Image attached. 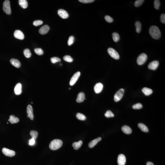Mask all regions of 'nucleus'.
Here are the masks:
<instances>
[{"label": "nucleus", "instance_id": "1", "mask_svg": "<svg viewBox=\"0 0 165 165\" xmlns=\"http://www.w3.org/2000/svg\"><path fill=\"white\" fill-rule=\"evenodd\" d=\"M149 33L152 37L158 40L161 37V33L159 28L156 26H152L149 30Z\"/></svg>", "mask_w": 165, "mask_h": 165}, {"label": "nucleus", "instance_id": "2", "mask_svg": "<svg viewBox=\"0 0 165 165\" xmlns=\"http://www.w3.org/2000/svg\"><path fill=\"white\" fill-rule=\"evenodd\" d=\"M62 142L59 139H55L52 140L49 144V148L51 150H57L61 147L62 145Z\"/></svg>", "mask_w": 165, "mask_h": 165}, {"label": "nucleus", "instance_id": "3", "mask_svg": "<svg viewBox=\"0 0 165 165\" xmlns=\"http://www.w3.org/2000/svg\"><path fill=\"white\" fill-rule=\"evenodd\" d=\"M3 10L8 15H10L11 13V5L10 1L6 0L3 3Z\"/></svg>", "mask_w": 165, "mask_h": 165}, {"label": "nucleus", "instance_id": "4", "mask_svg": "<svg viewBox=\"0 0 165 165\" xmlns=\"http://www.w3.org/2000/svg\"><path fill=\"white\" fill-rule=\"evenodd\" d=\"M147 59V55L145 53H142L139 55L137 60V62L139 65H142L146 61Z\"/></svg>", "mask_w": 165, "mask_h": 165}, {"label": "nucleus", "instance_id": "5", "mask_svg": "<svg viewBox=\"0 0 165 165\" xmlns=\"http://www.w3.org/2000/svg\"><path fill=\"white\" fill-rule=\"evenodd\" d=\"M108 54L110 56L116 60H118L120 58V56L118 53L112 48H109L107 50Z\"/></svg>", "mask_w": 165, "mask_h": 165}, {"label": "nucleus", "instance_id": "6", "mask_svg": "<svg viewBox=\"0 0 165 165\" xmlns=\"http://www.w3.org/2000/svg\"><path fill=\"white\" fill-rule=\"evenodd\" d=\"M124 90L123 89H120L116 92L114 96V100L117 102L120 100L123 96Z\"/></svg>", "mask_w": 165, "mask_h": 165}, {"label": "nucleus", "instance_id": "7", "mask_svg": "<svg viewBox=\"0 0 165 165\" xmlns=\"http://www.w3.org/2000/svg\"><path fill=\"white\" fill-rule=\"evenodd\" d=\"M3 154L6 156L9 157H13L15 155V152L14 150L8 149L7 148H3L2 149Z\"/></svg>", "mask_w": 165, "mask_h": 165}, {"label": "nucleus", "instance_id": "8", "mask_svg": "<svg viewBox=\"0 0 165 165\" xmlns=\"http://www.w3.org/2000/svg\"><path fill=\"white\" fill-rule=\"evenodd\" d=\"M80 73L79 72H77L74 74L70 80V85L71 86L74 85L80 77Z\"/></svg>", "mask_w": 165, "mask_h": 165}, {"label": "nucleus", "instance_id": "9", "mask_svg": "<svg viewBox=\"0 0 165 165\" xmlns=\"http://www.w3.org/2000/svg\"><path fill=\"white\" fill-rule=\"evenodd\" d=\"M58 14L63 19H65L69 17V15L67 12L62 9H60L58 11Z\"/></svg>", "mask_w": 165, "mask_h": 165}, {"label": "nucleus", "instance_id": "10", "mask_svg": "<svg viewBox=\"0 0 165 165\" xmlns=\"http://www.w3.org/2000/svg\"><path fill=\"white\" fill-rule=\"evenodd\" d=\"M126 162V158L123 154L119 155L117 159V163L119 165H125Z\"/></svg>", "mask_w": 165, "mask_h": 165}, {"label": "nucleus", "instance_id": "11", "mask_svg": "<svg viewBox=\"0 0 165 165\" xmlns=\"http://www.w3.org/2000/svg\"><path fill=\"white\" fill-rule=\"evenodd\" d=\"M14 37L16 39L20 40H23L25 38L24 35L23 33L19 30H16L14 33Z\"/></svg>", "mask_w": 165, "mask_h": 165}, {"label": "nucleus", "instance_id": "12", "mask_svg": "<svg viewBox=\"0 0 165 165\" xmlns=\"http://www.w3.org/2000/svg\"><path fill=\"white\" fill-rule=\"evenodd\" d=\"M159 65V62L157 61H153L148 64V68L149 70H155L157 68Z\"/></svg>", "mask_w": 165, "mask_h": 165}, {"label": "nucleus", "instance_id": "13", "mask_svg": "<svg viewBox=\"0 0 165 165\" xmlns=\"http://www.w3.org/2000/svg\"><path fill=\"white\" fill-rule=\"evenodd\" d=\"M27 112L28 114V117H29L31 120H33L34 115L33 113V109L31 105H28L27 108Z\"/></svg>", "mask_w": 165, "mask_h": 165}, {"label": "nucleus", "instance_id": "14", "mask_svg": "<svg viewBox=\"0 0 165 165\" xmlns=\"http://www.w3.org/2000/svg\"><path fill=\"white\" fill-rule=\"evenodd\" d=\"M50 30V27L47 25H45L42 26L40 29L39 32L42 35H45L47 34L49 31Z\"/></svg>", "mask_w": 165, "mask_h": 165}, {"label": "nucleus", "instance_id": "15", "mask_svg": "<svg viewBox=\"0 0 165 165\" xmlns=\"http://www.w3.org/2000/svg\"><path fill=\"white\" fill-rule=\"evenodd\" d=\"M103 88V85L101 83L99 82L97 83L95 86L94 87V90L95 93L98 94L99 93L102 91Z\"/></svg>", "mask_w": 165, "mask_h": 165}, {"label": "nucleus", "instance_id": "16", "mask_svg": "<svg viewBox=\"0 0 165 165\" xmlns=\"http://www.w3.org/2000/svg\"><path fill=\"white\" fill-rule=\"evenodd\" d=\"M21 88L22 86L21 83H18L16 84L14 89V92L15 94L18 95L21 93Z\"/></svg>", "mask_w": 165, "mask_h": 165}, {"label": "nucleus", "instance_id": "17", "mask_svg": "<svg viewBox=\"0 0 165 165\" xmlns=\"http://www.w3.org/2000/svg\"><path fill=\"white\" fill-rule=\"evenodd\" d=\"M85 99V95L84 93L81 92L79 93L77 96L76 99V101L78 103H82L84 100Z\"/></svg>", "mask_w": 165, "mask_h": 165}, {"label": "nucleus", "instance_id": "18", "mask_svg": "<svg viewBox=\"0 0 165 165\" xmlns=\"http://www.w3.org/2000/svg\"><path fill=\"white\" fill-rule=\"evenodd\" d=\"M10 63L12 65L16 68H19L21 66V63L17 59L12 58L10 61Z\"/></svg>", "mask_w": 165, "mask_h": 165}, {"label": "nucleus", "instance_id": "19", "mask_svg": "<svg viewBox=\"0 0 165 165\" xmlns=\"http://www.w3.org/2000/svg\"><path fill=\"white\" fill-rule=\"evenodd\" d=\"M102 140L101 138L99 137L96 138L92 141H91L89 143L88 146L90 148H92L94 146L99 142L100 141Z\"/></svg>", "mask_w": 165, "mask_h": 165}, {"label": "nucleus", "instance_id": "20", "mask_svg": "<svg viewBox=\"0 0 165 165\" xmlns=\"http://www.w3.org/2000/svg\"><path fill=\"white\" fill-rule=\"evenodd\" d=\"M122 130L124 133L126 134H130L131 133L132 130L127 125H124L122 127Z\"/></svg>", "mask_w": 165, "mask_h": 165}, {"label": "nucleus", "instance_id": "21", "mask_svg": "<svg viewBox=\"0 0 165 165\" xmlns=\"http://www.w3.org/2000/svg\"><path fill=\"white\" fill-rule=\"evenodd\" d=\"M8 121H10L11 124H14L19 122V120L17 117H15L14 115H11L10 116V118L8 120Z\"/></svg>", "mask_w": 165, "mask_h": 165}, {"label": "nucleus", "instance_id": "22", "mask_svg": "<svg viewBox=\"0 0 165 165\" xmlns=\"http://www.w3.org/2000/svg\"><path fill=\"white\" fill-rule=\"evenodd\" d=\"M82 144V142L81 140H80L77 142H75L72 144V146L74 147L75 150H78L81 147Z\"/></svg>", "mask_w": 165, "mask_h": 165}, {"label": "nucleus", "instance_id": "23", "mask_svg": "<svg viewBox=\"0 0 165 165\" xmlns=\"http://www.w3.org/2000/svg\"><path fill=\"white\" fill-rule=\"evenodd\" d=\"M138 126L142 131L145 132H148V129L147 127L144 124L140 123L138 124Z\"/></svg>", "mask_w": 165, "mask_h": 165}, {"label": "nucleus", "instance_id": "24", "mask_svg": "<svg viewBox=\"0 0 165 165\" xmlns=\"http://www.w3.org/2000/svg\"><path fill=\"white\" fill-rule=\"evenodd\" d=\"M18 3L20 6L23 9H26L28 7V3L26 0H19Z\"/></svg>", "mask_w": 165, "mask_h": 165}, {"label": "nucleus", "instance_id": "25", "mask_svg": "<svg viewBox=\"0 0 165 165\" xmlns=\"http://www.w3.org/2000/svg\"><path fill=\"white\" fill-rule=\"evenodd\" d=\"M142 91L146 96L149 95L153 92V91L151 89L144 87L142 89Z\"/></svg>", "mask_w": 165, "mask_h": 165}, {"label": "nucleus", "instance_id": "26", "mask_svg": "<svg viewBox=\"0 0 165 165\" xmlns=\"http://www.w3.org/2000/svg\"><path fill=\"white\" fill-rule=\"evenodd\" d=\"M135 25L136 27V32L138 33H140L142 28L141 23L139 21H136L135 23Z\"/></svg>", "mask_w": 165, "mask_h": 165}, {"label": "nucleus", "instance_id": "27", "mask_svg": "<svg viewBox=\"0 0 165 165\" xmlns=\"http://www.w3.org/2000/svg\"><path fill=\"white\" fill-rule=\"evenodd\" d=\"M113 41L116 42H118L120 39V37L118 33H113L112 34Z\"/></svg>", "mask_w": 165, "mask_h": 165}, {"label": "nucleus", "instance_id": "28", "mask_svg": "<svg viewBox=\"0 0 165 165\" xmlns=\"http://www.w3.org/2000/svg\"><path fill=\"white\" fill-rule=\"evenodd\" d=\"M23 53L25 57L27 58H29L31 56V53L30 50L28 49H25L24 50Z\"/></svg>", "mask_w": 165, "mask_h": 165}, {"label": "nucleus", "instance_id": "29", "mask_svg": "<svg viewBox=\"0 0 165 165\" xmlns=\"http://www.w3.org/2000/svg\"><path fill=\"white\" fill-rule=\"evenodd\" d=\"M76 117L79 120H84L86 119V116L82 113H78L76 115Z\"/></svg>", "mask_w": 165, "mask_h": 165}, {"label": "nucleus", "instance_id": "30", "mask_svg": "<svg viewBox=\"0 0 165 165\" xmlns=\"http://www.w3.org/2000/svg\"><path fill=\"white\" fill-rule=\"evenodd\" d=\"M36 54L39 55H41L44 54V52L43 50L41 48H36L34 50Z\"/></svg>", "mask_w": 165, "mask_h": 165}, {"label": "nucleus", "instance_id": "31", "mask_svg": "<svg viewBox=\"0 0 165 165\" xmlns=\"http://www.w3.org/2000/svg\"><path fill=\"white\" fill-rule=\"evenodd\" d=\"M64 60L69 62H71L73 61L74 59L73 58L69 55H65L63 57Z\"/></svg>", "mask_w": 165, "mask_h": 165}, {"label": "nucleus", "instance_id": "32", "mask_svg": "<svg viewBox=\"0 0 165 165\" xmlns=\"http://www.w3.org/2000/svg\"><path fill=\"white\" fill-rule=\"evenodd\" d=\"M30 135L32 136L33 139L36 140L37 137L38 133L36 131L32 130L30 132Z\"/></svg>", "mask_w": 165, "mask_h": 165}, {"label": "nucleus", "instance_id": "33", "mask_svg": "<svg viewBox=\"0 0 165 165\" xmlns=\"http://www.w3.org/2000/svg\"><path fill=\"white\" fill-rule=\"evenodd\" d=\"M161 3L159 0H155L154 2V8L157 10L159 9V7L160 6Z\"/></svg>", "mask_w": 165, "mask_h": 165}, {"label": "nucleus", "instance_id": "34", "mask_svg": "<svg viewBox=\"0 0 165 165\" xmlns=\"http://www.w3.org/2000/svg\"><path fill=\"white\" fill-rule=\"evenodd\" d=\"M144 1V0H137L135 2L134 5L136 7H140L142 5Z\"/></svg>", "mask_w": 165, "mask_h": 165}, {"label": "nucleus", "instance_id": "35", "mask_svg": "<svg viewBox=\"0 0 165 165\" xmlns=\"http://www.w3.org/2000/svg\"><path fill=\"white\" fill-rule=\"evenodd\" d=\"M142 107H143V106L142 104L140 103L135 104L132 106L133 109L134 110H139V109H142Z\"/></svg>", "mask_w": 165, "mask_h": 165}, {"label": "nucleus", "instance_id": "36", "mask_svg": "<svg viewBox=\"0 0 165 165\" xmlns=\"http://www.w3.org/2000/svg\"><path fill=\"white\" fill-rule=\"evenodd\" d=\"M105 116L107 118L113 117L114 116V114L110 110H108L106 112V113L105 114Z\"/></svg>", "mask_w": 165, "mask_h": 165}, {"label": "nucleus", "instance_id": "37", "mask_svg": "<svg viewBox=\"0 0 165 165\" xmlns=\"http://www.w3.org/2000/svg\"><path fill=\"white\" fill-rule=\"evenodd\" d=\"M50 61L53 63H55L57 62L61 61V59L57 57H53L50 58Z\"/></svg>", "mask_w": 165, "mask_h": 165}, {"label": "nucleus", "instance_id": "38", "mask_svg": "<svg viewBox=\"0 0 165 165\" xmlns=\"http://www.w3.org/2000/svg\"><path fill=\"white\" fill-rule=\"evenodd\" d=\"M74 36H71L69 37L68 41V44L69 46H71L74 43Z\"/></svg>", "mask_w": 165, "mask_h": 165}, {"label": "nucleus", "instance_id": "39", "mask_svg": "<svg viewBox=\"0 0 165 165\" xmlns=\"http://www.w3.org/2000/svg\"><path fill=\"white\" fill-rule=\"evenodd\" d=\"M43 21H42L40 20H37L33 22V25L35 26H39L43 24Z\"/></svg>", "mask_w": 165, "mask_h": 165}, {"label": "nucleus", "instance_id": "40", "mask_svg": "<svg viewBox=\"0 0 165 165\" xmlns=\"http://www.w3.org/2000/svg\"><path fill=\"white\" fill-rule=\"evenodd\" d=\"M105 20L108 23H111L113 22V19L111 16H108V15H106L105 16Z\"/></svg>", "mask_w": 165, "mask_h": 165}, {"label": "nucleus", "instance_id": "41", "mask_svg": "<svg viewBox=\"0 0 165 165\" xmlns=\"http://www.w3.org/2000/svg\"><path fill=\"white\" fill-rule=\"evenodd\" d=\"M79 2L84 4H88L93 2L94 1V0H79Z\"/></svg>", "mask_w": 165, "mask_h": 165}, {"label": "nucleus", "instance_id": "42", "mask_svg": "<svg viewBox=\"0 0 165 165\" xmlns=\"http://www.w3.org/2000/svg\"><path fill=\"white\" fill-rule=\"evenodd\" d=\"M160 21L163 24L165 23V14H162L160 16Z\"/></svg>", "mask_w": 165, "mask_h": 165}, {"label": "nucleus", "instance_id": "43", "mask_svg": "<svg viewBox=\"0 0 165 165\" xmlns=\"http://www.w3.org/2000/svg\"><path fill=\"white\" fill-rule=\"evenodd\" d=\"M35 140L32 138L31 139L29 140V145H33L35 144Z\"/></svg>", "mask_w": 165, "mask_h": 165}, {"label": "nucleus", "instance_id": "44", "mask_svg": "<svg viewBox=\"0 0 165 165\" xmlns=\"http://www.w3.org/2000/svg\"><path fill=\"white\" fill-rule=\"evenodd\" d=\"M146 165H154L151 162L148 161L146 164Z\"/></svg>", "mask_w": 165, "mask_h": 165}, {"label": "nucleus", "instance_id": "45", "mask_svg": "<svg viewBox=\"0 0 165 165\" xmlns=\"http://www.w3.org/2000/svg\"><path fill=\"white\" fill-rule=\"evenodd\" d=\"M71 89V88H69V89Z\"/></svg>", "mask_w": 165, "mask_h": 165}, {"label": "nucleus", "instance_id": "46", "mask_svg": "<svg viewBox=\"0 0 165 165\" xmlns=\"http://www.w3.org/2000/svg\"><path fill=\"white\" fill-rule=\"evenodd\" d=\"M7 124H8V122L7 123Z\"/></svg>", "mask_w": 165, "mask_h": 165}]
</instances>
